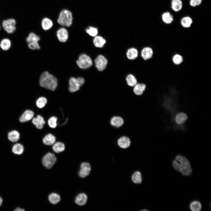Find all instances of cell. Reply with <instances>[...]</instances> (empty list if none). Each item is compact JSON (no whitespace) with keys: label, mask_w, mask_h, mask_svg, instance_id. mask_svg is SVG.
<instances>
[{"label":"cell","mask_w":211,"mask_h":211,"mask_svg":"<svg viewBox=\"0 0 211 211\" xmlns=\"http://www.w3.org/2000/svg\"><path fill=\"white\" fill-rule=\"evenodd\" d=\"M172 166L176 170L183 176H189L192 173V169L188 160L185 156L181 155L176 156L172 162Z\"/></svg>","instance_id":"obj_1"},{"label":"cell","mask_w":211,"mask_h":211,"mask_svg":"<svg viewBox=\"0 0 211 211\" xmlns=\"http://www.w3.org/2000/svg\"><path fill=\"white\" fill-rule=\"evenodd\" d=\"M40 86L51 91H55L57 85V80L53 75L47 71H45L41 74L39 80Z\"/></svg>","instance_id":"obj_2"},{"label":"cell","mask_w":211,"mask_h":211,"mask_svg":"<svg viewBox=\"0 0 211 211\" xmlns=\"http://www.w3.org/2000/svg\"><path fill=\"white\" fill-rule=\"evenodd\" d=\"M58 23L63 26L69 27L72 25L73 16L71 12L67 9H63L60 12L57 20Z\"/></svg>","instance_id":"obj_3"},{"label":"cell","mask_w":211,"mask_h":211,"mask_svg":"<svg viewBox=\"0 0 211 211\" xmlns=\"http://www.w3.org/2000/svg\"><path fill=\"white\" fill-rule=\"evenodd\" d=\"M85 83V79L82 77H79L77 78L71 77L69 81V90L71 93L78 91Z\"/></svg>","instance_id":"obj_4"},{"label":"cell","mask_w":211,"mask_h":211,"mask_svg":"<svg viewBox=\"0 0 211 211\" xmlns=\"http://www.w3.org/2000/svg\"><path fill=\"white\" fill-rule=\"evenodd\" d=\"M76 62L79 67L83 69H86L90 68L93 64L91 58L85 54L80 55Z\"/></svg>","instance_id":"obj_5"},{"label":"cell","mask_w":211,"mask_h":211,"mask_svg":"<svg viewBox=\"0 0 211 211\" xmlns=\"http://www.w3.org/2000/svg\"><path fill=\"white\" fill-rule=\"evenodd\" d=\"M40 39V37L35 33L32 32L30 33L26 38L29 48L33 50L39 49L40 47L38 42Z\"/></svg>","instance_id":"obj_6"},{"label":"cell","mask_w":211,"mask_h":211,"mask_svg":"<svg viewBox=\"0 0 211 211\" xmlns=\"http://www.w3.org/2000/svg\"><path fill=\"white\" fill-rule=\"evenodd\" d=\"M56 160L57 158L55 154L48 152L43 157L42 162L44 166L47 169H50L54 165Z\"/></svg>","instance_id":"obj_7"},{"label":"cell","mask_w":211,"mask_h":211,"mask_svg":"<svg viewBox=\"0 0 211 211\" xmlns=\"http://www.w3.org/2000/svg\"><path fill=\"white\" fill-rule=\"evenodd\" d=\"M16 21L14 18H9L4 20L2 26L4 30L8 33H13L16 30Z\"/></svg>","instance_id":"obj_8"},{"label":"cell","mask_w":211,"mask_h":211,"mask_svg":"<svg viewBox=\"0 0 211 211\" xmlns=\"http://www.w3.org/2000/svg\"><path fill=\"white\" fill-rule=\"evenodd\" d=\"M94 62L97 69L100 71H102L106 68L108 61L103 55H100L95 59Z\"/></svg>","instance_id":"obj_9"},{"label":"cell","mask_w":211,"mask_h":211,"mask_svg":"<svg viewBox=\"0 0 211 211\" xmlns=\"http://www.w3.org/2000/svg\"><path fill=\"white\" fill-rule=\"evenodd\" d=\"M91 170V167L89 163L84 162L80 165V168L78 172V175L81 178H84L88 176Z\"/></svg>","instance_id":"obj_10"},{"label":"cell","mask_w":211,"mask_h":211,"mask_svg":"<svg viewBox=\"0 0 211 211\" xmlns=\"http://www.w3.org/2000/svg\"><path fill=\"white\" fill-rule=\"evenodd\" d=\"M56 35L58 40L61 42H65L68 38V33L65 28H60L57 31Z\"/></svg>","instance_id":"obj_11"},{"label":"cell","mask_w":211,"mask_h":211,"mask_svg":"<svg viewBox=\"0 0 211 211\" xmlns=\"http://www.w3.org/2000/svg\"><path fill=\"white\" fill-rule=\"evenodd\" d=\"M32 122L37 129H41L43 128L45 122L43 117L40 115H38L32 118Z\"/></svg>","instance_id":"obj_12"},{"label":"cell","mask_w":211,"mask_h":211,"mask_svg":"<svg viewBox=\"0 0 211 211\" xmlns=\"http://www.w3.org/2000/svg\"><path fill=\"white\" fill-rule=\"evenodd\" d=\"M34 115V113L32 110H26L23 113L19 118V121L21 122L28 121L32 119Z\"/></svg>","instance_id":"obj_13"},{"label":"cell","mask_w":211,"mask_h":211,"mask_svg":"<svg viewBox=\"0 0 211 211\" xmlns=\"http://www.w3.org/2000/svg\"><path fill=\"white\" fill-rule=\"evenodd\" d=\"M153 55V50L150 47H144L141 51V56L145 60L150 59L152 57Z\"/></svg>","instance_id":"obj_14"},{"label":"cell","mask_w":211,"mask_h":211,"mask_svg":"<svg viewBox=\"0 0 211 211\" xmlns=\"http://www.w3.org/2000/svg\"><path fill=\"white\" fill-rule=\"evenodd\" d=\"M56 141L55 137L51 133L46 135L42 139L43 144L47 145H53L55 142Z\"/></svg>","instance_id":"obj_15"},{"label":"cell","mask_w":211,"mask_h":211,"mask_svg":"<svg viewBox=\"0 0 211 211\" xmlns=\"http://www.w3.org/2000/svg\"><path fill=\"white\" fill-rule=\"evenodd\" d=\"M87 197L84 193L78 194L76 197L75 203L79 205H83L86 204L87 202Z\"/></svg>","instance_id":"obj_16"},{"label":"cell","mask_w":211,"mask_h":211,"mask_svg":"<svg viewBox=\"0 0 211 211\" xmlns=\"http://www.w3.org/2000/svg\"><path fill=\"white\" fill-rule=\"evenodd\" d=\"M118 143V145L121 148L125 149L129 147L130 142L129 138L126 137H122L119 139Z\"/></svg>","instance_id":"obj_17"},{"label":"cell","mask_w":211,"mask_h":211,"mask_svg":"<svg viewBox=\"0 0 211 211\" xmlns=\"http://www.w3.org/2000/svg\"><path fill=\"white\" fill-rule=\"evenodd\" d=\"M41 24L42 28L45 30L50 29L53 25L52 20L47 17L44 18L42 19Z\"/></svg>","instance_id":"obj_18"},{"label":"cell","mask_w":211,"mask_h":211,"mask_svg":"<svg viewBox=\"0 0 211 211\" xmlns=\"http://www.w3.org/2000/svg\"><path fill=\"white\" fill-rule=\"evenodd\" d=\"M20 134L17 131L13 130L9 132L8 135V140L12 142H17L20 138Z\"/></svg>","instance_id":"obj_19"},{"label":"cell","mask_w":211,"mask_h":211,"mask_svg":"<svg viewBox=\"0 0 211 211\" xmlns=\"http://www.w3.org/2000/svg\"><path fill=\"white\" fill-rule=\"evenodd\" d=\"M106 43V40L100 36H96L93 40V43L96 47L102 48L103 47Z\"/></svg>","instance_id":"obj_20"},{"label":"cell","mask_w":211,"mask_h":211,"mask_svg":"<svg viewBox=\"0 0 211 211\" xmlns=\"http://www.w3.org/2000/svg\"><path fill=\"white\" fill-rule=\"evenodd\" d=\"M133 91L137 95H140L142 94L145 91L146 86L143 83L137 84L134 86Z\"/></svg>","instance_id":"obj_21"},{"label":"cell","mask_w":211,"mask_h":211,"mask_svg":"<svg viewBox=\"0 0 211 211\" xmlns=\"http://www.w3.org/2000/svg\"><path fill=\"white\" fill-rule=\"evenodd\" d=\"M12 150L13 152L15 154L19 155L23 153L24 148L21 144L17 143L13 146Z\"/></svg>","instance_id":"obj_22"},{"label":"cell","mask_w":211,"mask_h":211,"mask_svg":"<svg viewBox=\"0 0 211 211\" xmlns=\"http://www.w3.org/2000/svg\"><path fill=\"white\" fill-rule=\"evenodd\" d=\"M182 2L181 0H172L171 1V8L175 12L180 11L182 8Z\"/></svg>","instance_id":"obj_23"},{"label":"cell","mask_w":211,"mask_h":211,"mask_svg":"<svg viewBox=\"0 0 211 211\" xmlns=\"http://www.w3.org/2000/svg\"><path fill=\"white\" fill-rule=\"evenodd\" d=\"M53 151L57 153H59L63 151L65 149V145L61 142H55L52 147Z\"/></svg>","instance_id":"obj_24"},{"label":"cell","mask_w":211,"mask_h":211,"mask_svg":"<svg viewBox=\"0 0 211 211\" xmlns=\"http://www.w3.org/2000/svg\"><path fill=\"white\" fill-rule=\"evenodd\" d=\"M127 56L129 59L133 60L137 58L138 55L137 50L134 48L129 49L127 52Z\"/></svg>","instance_id":"obj_25"},{"label":"cell","mask_w":211,"mask_h":211,"mask_svg":"<svg viewBox=\"0 0 211 211\" xmlns=\"http://www.w3.org/2000/svg\"><path fill=\"white\" fill-rule=\"evenodd\" d=\"M123 119L120 117L115 116L113 117L110 120L111 125L116 127L121 126L123 124Z\"/></svg>","instance_id":"obj_26"},{"label":"cell","mask_w":211,"mask_h":211,"mask_svg":"<svg viewBox=\"0 0 211 211\" xmlns=\"http://www.w3.org/2000/svg\"><path fill=\"white\" fill-rule=\"evenodd\" d=\"M162 19L163 22L166 24L172 23L173 20V16L169 12L164 13L162 15Z\"/></svg>","instance_id":"obj_27"},{"label":"cell","mask_w":211,"mask_h":211,"mask_svg":"<svg viewBox=\"0 0 211 211\" xmlns=\"http://www.w3.org/2000/svg\"><path fill=\"white\" fill-rule=\"evenodd\" d=\"M188 116L186 114L183 113L178 114L175 118V120L178 124H181L185 122L187 119Z\"/></svg>","instance_id":"obj_28"},{"label":"cell","mask_w":211,"mask_h":211,"mask_svg":"<svg viewBox=\"0 0 211 211\" xmlns=\"http://www.w3.org/2000/svg\"><path fill=\"white\" fill-rule=\"evenodd\" d=\"M48 200L52 204H56L60 200V197L59 195L55 193H52L48 196Z\"/></svg>","instance_id":"obj_29"},{"label":"cell","mask_w":211,"mask_h":211,"mask_svg":"<svg viewBox=\"0 0 211 211\" xmlns=\"http://www.w3.org/2000/svg\"><path fill=\"white\" fill-rule=\"evenodd\" d=\"M11 43L10 40L8 38H4L1 41L0 46L2 49L7 50L11 47Z\"/></svg>","instance_id":"obj_30"},{"label":"cell","mask_w":211,"mask_h":211,"mask_svg":"<svg viewBox=\"0 0 211 211\" xmlns=\"http://www.w3.org/2000/svg\"><path fill=\"white\" fill-rule=\"evenodd\" d=\"M132 180L133 182L135 183H140L142 181V177L141 173L139 171L135 172L132 175Z\"/></svg>","instance_id":"obj_31"},{"label":"cell","mask_w":211,"mask_h":211,"mask_svg":"<svg viewBox=\"0 0 211 211\" xmlns=\"http://www.w3.org/2000/svg\"><path fill=\"white\" fill-rule=\"evenodd\" d=\"M181 25L184 27L188 28L190 27L193 23L191 18L189 16H186L183 18L181 20Z\"/></svg>","instance_id":"obj_32"},{"label":"cell","mask_w":211,"mask_h":211,"mask_svg":"<svg viewBox=\"0 0 211 211\" xmlns=\"http://www.w3.org/2000/svg\"><path fill=\"white\" fill-rule=\"evenodd\" d=\"M190 207L192 211H199L201 209L202 205L201 203L199 201H194L190 203Z\"/></svg>","instance_id":"obj_33"},{"label":"cell","mask_w":211,"mask_h":211,"mask_svg":"<svg viewBox=\"0 0 211 211\" xmlns=\"http://www.w3.org/2000/svg\"><path fill=\"white\" fill-rule=\"evenodd\" d=\"M126 80L127 84L130 86H134L137 83L135 77L131 74H129L127 76Z\"/></svg>","instance_id":"obj_34"},{"label":"cell","mask_w":211,"mask_h":211,"mask_svg":"<svg viewBox=\"0 0 211 211\" xmlns=\"http://www.w3.org/2000/svg\"><path fill=\"white\" fill-rule=\"evenodd\" d=\"M47 100L45 97H41L38 98L36 102L38 107L40 108H44L47 103Z\"/></svg>","instance_id":"obj_35"},{"label":"cell","mask_w":211,"mask_h":211,"mask_svg":"<svg viewBox=\"0 0 211 211\" xmlns=\"http://www.w3.org/2000/svg\"><path fill=\"white\" fill-rule=\"evenodd\" d=\"M57 118L55 116L50 117L48 120V124L50 127L55 128L57 125Z\"/></svg>","instance_id":"obj_36"},{"label":"cell","mask_w":211,"mask_h":211,"mask_svg":"<svg viewBox=\"0 0 211 211\" xmlns=\"http://www.w3.org/2000/svg\"><path fill=\"white\" fill-rule=\"evenodd\" d=\"M86 31L92 37H95L98 33V30L96 28L89 26L86 30Z\"/></svg>","instance_id":"obj_37"},{"label":"cell","mask_w":211,"mask_h":211,"mask_svg":"<svg viewBox=\"0 0 211 211\" xmlns=\"http://www.w3.org/2000/svg\"><path fill=\"white\" fill-rule=\"evenodd\" d=\"M172 60L174 64L176 65H178L183 62V58L181 55L176 54L173 57Z\"/></svg>","instance_id":"obj_38"},{"label":"cell","mask_w":211,"mask_h":211,"mask_svg":"<svg viewBox=\"0 0 211 211\" xmlns=\"http://www.w3.org/2000/svg\"><path fill=\"white\" fill-rule=\"evenodd\" d=\"M202 0H190V5L193 7L200 5L202 3Z\"/></svg>","instance_id":"obj_39"},{"label":"cell","mask_w":211,"mask_h":211,"mask_svg":"<svg viewBox=\"0 0 211 211\" xmlns=\"http://www.w3.org/2000/svg\"><path fill=\"white\" fill-rule=\"evenodd\" d=\"M16 211H24L25 210L23 208H21L20 207H17L14 210Z\"/></svg>","instance_id":"obj_40"},{"label":"cell","mask_w":211,"mask_h":211,"mask_svg":"<svg viewBox=\"0 0 211 211\" xmlns=\"http://www.w3.org/2000/svg\"><path fill=\"white\" fill-rule=\"evenodd\" d=\"M3 202V200L1 197L0 196V206L1 205Z\"/></svg>","instance_id":"obj_41"},{"label":"cell","mask_w":211,"mask_h":211,"mask_svg":"<svg viewBox=\"0 0 211 211\" xmlns=\"http://www.w3.org/2000/svg\"></svg>","instance_id":"obj_42"}]
</instances>
